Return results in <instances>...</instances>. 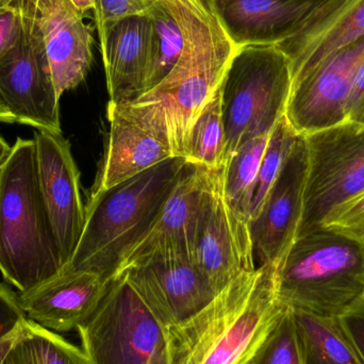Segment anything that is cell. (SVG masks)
I'll use <instances>...</instances> for the list:
<instances>
[{
  "label": "cell",
  "mask_w": 364,
  "mask_h": 364,
  "mask_svg": "<svg viewBox=\"0 0 364 364\" xmlns=\"http://www.w3.org/2000/svg\"><path fill=\"white\" fill-rule=\"evenodd\" d=\"M21 18L44 45L58 95L76 89L93 63V34L70 0H16Z\"/></svg>",
  "instance_id": "cell-13"
},
{
  "label": "cell",
  "mask_w": 364,
  "mask_h": 364,
  "mask_svg": "<svg viewBox=\"0 0 364 364\" xmlns=\"http://www.w3.org/2000/svg\"><path fill=\"white\" fill-rule=\"evenodd\" d=\"M245 364H305L294 316L290 308H282Z\"/></svg>",
  "instance_id": "cell-27"
},
{
  "label": "cell",
  "mask_w": 364,
  "mask_h": 364,
  "mask_svg": "<svg viewBox=\"0 0 364 364\" xmlns=\"http://www.w3.org/2000/svg\"><path fill=\"white\" fill-rule=\"evenodd\" d=\"M33 140L41 194L65 267L85 227L80 172L73 157L70 141L63 134L36 130Z\"/></svg>",
  "instance_id": "cell-14"
},
{
  "label": "cell",
  "mask_w": 364,
  "mask_h": 364,
  "mask_svg": "<svg viewBox=\"0 0 364 364\" xmlns=\"http://www.w3.org/2000/svg\"><path fill=\"white\" fill-rule=\"evenodd\" d=\"M63 267L41 194L36 143L17 138L0 172V273L26 292Z\"/></svg>",
  "instance_id": "cell-4"
},
{
  "label": "cell",
  "mask_w": 364,
  "mask_h": 364,
  "mask_svg": "<svg viewBox=\"0 0 364 364\" xmlns=\"http://www.w3.org/2000/svg\"><path fill=\"white\" fill-rule=\"evenodd\" d=\"M155 0H95L96 27L100 42L117 21L126 17L145 15Z\"/></svg>",
  "instance_id": "cell-29"
},
{
  "label": "cell",
  "mask_w": 364,
  "mask_h": 364,
  "mask_svg": "<svg viewBox=\"0 0 364 364\" xmlns=\"http://www.w3.org/2000/svg\"><path fill=\"white\" fill-rule=\"evenodd\" d=\"M111 280L91 271H63L26 292L17 293L29 320L53 333L78 328L95 311Z\"/></svg>",
  "instance_id": "cell-17"
},
{
  "label": "cell",
  "mask_w": 364,
  "mask_h": 364,
  "mask_svg": "<svg viewBox=\"0 0 364 364\" xmlns=\"http://www.w3.org/2000/svg\"><path fill=\"white\" fill-rule=\"evenodd\" d=\"M186 164L183 158H170L117 186L93 188L82 235L63 269L117 277L151 230Z\"/></svg>",
  "instance_id": "cell-3"
},
{
  "label": "cell",
  "mask_w": 364,
  "mask_h": 364,
  "mask_svg": "<svg viewBox=\"0 0 364 364\" xmlns=\"http://www.w3.org/2000/svg\"><path fill=\"white\" fill-rule=\"evenodd\" d=\"M70 1L82 14H85L89 11L95 10V0H70Z\"/></svg>",
  "instance_id": "cell-34"
},
{
  "label": "cell",
  "mask_w": 364,
  "mask_h": 364,
  "mask_svg": "<svg viewBox=\"0 0 364 364\" xmlns=\"http://www.w3.org/2000/svg\"><path fill=\"white\" fill-rule=\"evenodd\" d=\"M172 4L183 36L181 58L151 91L114 107L168 145L174 157L184 159L191 130L222 85L239 48L210 0H172Z\"/></svg>",
  "instance_id": "cell-1"
},
{
  "label": "cell",
  "mask_w": 364,
  "mask_h": 364,
  "mask_svg": "<svg viewBox=\"0 0 364 364\" xmlns=\"http://www.w3.org/2000/svg\"><path fill=\"white\" fill-rule=\"evenodd\" d=\"M220 87L193 126L184 158L188 164L210 171L218 170L224 164L225 127Z\"/></svg>",
  "instance_id": "cell-26"
},
{
  "label": "cell",
  "mask_w": 364,
  "mask_h": 364,
  "mask_svg": "<svg viewBox=\"0 0 364 364\" xmlns=\"http://www.w3.org/2000/svg\"><path fill=\"white\" fill-rule=\"evenodd\" d=\"M151 23L147 14L126 17L100 42L109 105L129 104L144 94L151 62Z\"/></svg>",
  "instance_id": "cell-20"
},
{
  "label": "cell",
  "mask_w": 364,
  "mask_h": 364,
  "mask_svg": "<svg viewBox=\"0 0 364 364\" xmlns=\"http://www.w3.org/2000/svg\"><path fill=\"white\" fill-rule=\"evenodd\" d=\"M119 274L166 328L190 320L218 294L193 261L179 255L145 257Z\"/></svg>",
  "instance_id": "cell-12"
},
{
  "label": "cell",
  "mask_w": 364,
  "mask_h": 364,
  "mask_svg": "<svg viewBox=\"0 0 364 364\" xmlns=\"http://www.w3.org/2000/svg\"><path fill=\"white\" fill-rule=\"evenodd\" d=\"M290 63L277 45L237 49L222 82L224 166L247 141L269 134L286 114Z\"/></svg>",
  "instance_id": "cell-6"
},
{
  "label": "cell",
  "mask_w": 364,
  "mask_h": 364,
  "mask_svg": "<svg viewBox=\"0 0 364 364\" xmlns=\"http://www.w3.org/2000/svg\"><path fill=\"white\" fill-rule=\"evenodd\" d=\"M210 181L211 171L186 162L157 220L130 254L123 269L153 255H179L192 260Z\"/></svg>",
  "instance_id": "cell-16"
},
{
  "label": "cell",
  "mask_w": 364,
  "mask_h": 364,
  "mask_svg": "<svg viewBox=\"0 0 364 364\" xmlns=\"http://www.w3.org/2000/svg\"><path fill=\"white\" fill-rule=\"evenodd\" d=\"M322 228L364 242V191L333 210Z\"/></svg>",
  "instance_id": "cell-31"
},
{
  "label": "cell",
  "mask_w": 364,
  "mask_h": 364,
  "mask_svg": "<svg viewBox=\"0 0 364 364\" xmlns=\"http://www.w3.org/2000/svg\"><path fill=\"white\" fill-rule=\"evenodd\" d=\"M327 0H210L237 48L278 45L296 33Z\"/></svg>",
  "instance_id": "cell-18"
},
{
  "label": "cell",
  "mask_w": 364,
  "mask_h": 364,
  "mask_svg": "<svg viewBox=\"0 0 364 364\" xmlns=\"http://www.w3.org/2000/svg\"><path fill=\"white\" fill-rule=\"evenodd\" d=\"M0 364H15L13 363L12 358H11L10 355L8 354L6 355V357H4V360L1 361V363Z\"/></svg>",
  "instance_id": "cell-36"
},
{
  "label": "cell",
  "mask_w": 364,
  "mask_h": 364,
  "mask_svg": "<svg viewBox=\"0 0 364 364\" xmlns=\"http://www.w3.org/2000/svg\"><path fill=\"white\" fill-rule=\"evenodd\" d=\"M269 134L244 143L222 168L223 191L229 205L250 222V208Z\"/></svg>",
  "instance_id": "cell-25"
},
{
  "label": "cell",
  "mask_w": 364,
  "mask_h": 364,
  "mask_svg": "<svg viewBox=\"0 0 364 364\" xmlns=\"http://www.w3.org/2000/svg\"><path fill=\"white\" fill-rule=\"evenodd\" d=\"M0 98L15 123L62 134L60 97L46 50L21 17L16 41L0 58Z\"/></svg>",
  "instance_id": "cell-9"
},
{
  "label": "cell",
  "mask_w": 364,
  "mask_h": 364,
  "mask_svg": "<svg viewBox=\"0 0 364 364\" xmlns=\"http://www.w3.org/2000/svg\"><path fill=\"white\" fill-rule=\"evenodd\" d=\"M108 142L93 188H108L174 157L168 145L108 105Z\"/></svg>",
  "instance_id": "cell-21"
},
{
  "label": "cell",
  "mask_w": 364,
  "mask_h": 364,
  "mask_svg": "<svg viewBox=\"0 0 364 364\" xmlns=\"http://www.w3.org/2000/svg\"><path fill=\"white\" fill-rule=\"evenodd\" d=\"M292 311L305 364H364L339 318Z\"/></svg>",
  "instance_id": "cell-22"
},
{
  "label": "cell",
  "mask_w": 364,
  "mask_h": 364,
  "mask_svg": "<svg viewBox=\"0 0 364 364\" xmlns=\"http://www.w3.org/2000/svg\"><path fill=\"white\" fill-rule=\"evenodd\" d=\"M299 136V134L291 127L286 115L282 117L275 128L272 130L252 194L250 220L256 215L272 186L277 181L282 166Z\"/></svg>",
  "instance_id": "cell-28"
},
{
  "label": "cell",
  "mask_w": 364,
  "mask_h": 364,
  "mask_svg": "<svg viewBox=\"0 0 364 364\" xmlns=\"http://www.w3.org/2000/svg\"><path fill=\"white\" fill-rule=\"evenodd\" d=\"M304 138L308 168L297 237L322 228L333 210L364 191V123L348 121Z\"/></svg>",
  "instance_id": "cell-8"
},
{
  "label": "cell",
  "mask_w": 364,
  "mask_h": 364,
  "mask_svg": "<svg viewBox=\"0 0 364 364\" xmlns=\"http://www.w3.org/2000/svg\"><path fill=\"white\" fill-rule=\"evenodd\" d=\"M11 151H12V147L0 136V172H1L6 160H8Z\"/></svg>",
  "instance_id": "cell-35"
},
{
  "label": "cell",
  "mask_w": 364,
  "mask_h": 364,
  "mask_svg": "<svg viewBox=\"0 0 364 364\" xmlns=\"http://www.w3.org/2000/svg\"><path fill=\"white\" fill-rule=\"evenodd\" d=\"M364 38V0H327L301 30L277 45L292 81L326 58Z\"/></svg>",
  "instance_id": "cell-19"
},
{
  "label": "cell",
  "mask_w": 364,
  "mask_h": 364,
  "mask_svg": "<svg viewBox=\"0 0 364 364\" xmlns=\"http://www.w3.org/2000/svg\"><path fill=\"white\" fill-rule=\"evenodd\" d=\"M192 261L216 293L257 269L248 220L227 201L222 168L211 171Z\"/></svg>",
  "instance_id": "cell-10"
},
{
  "label": "cell",
  "mask_w": 364,
  "mask_h": 364,
  "mask_svg": "<svg viewBox=\"0 0 364 364\" xmlns=\"http://www.w3.org/2000/svg\"><path fill=\"white\" fill-rule=\"evenodd\" d=\"M280 305L339 318L364 296V242L326 228L299 235L276 269Z\"/></svg>",
  "instance_id": "cell-5"
},
{
  "label": "cell",
  "mask_w": 364,
  "mask_h": 364,
  "mask_svg": "<svg viewBox=\"0 0 364 364\" xmlns=\"http://www.w3.org/2000/svg\"><path fill=\"white\" fill-rule=\"evenodd\" d=\"M77 331L91 364H170L166 327L121 274Z\"/></svg>",
  "instance_id": "cell-7"
},
{
  "label": "cell",
  "mask_w": 364,
  "mask_h": 364,
  "mask_svg": "<svg viewBox=\"0 0 364 364\" xmlns=\"http://www.w3.org/2000/svg\"><path fill=\"white\" fill-rule=\"evenodd\" d=\"M348 121L364 123V59L355 77L348 109Z\"/></svg>",
  "instance_id": "cell-33"
},
{
  "label": "cell",
  "mask_w": 364,
  "mask_h": 364,
  "mask_svg": "<svg viewBox=\"0 0 364 364\" xmlns=\"http://www.w3.org/2000/svg\"><path fill=\"white\" fill-rule=\"evenodd\" d=\"M15 364H91L82 348L26 318L9 350Z\"/></svg>",
  "instance_id": "cell-24"
},
{
  "label": "cell",
  "mask_w": 364,
  "mask_h": 364,
  "mask_svg": "<svg viewBox=\"0 0 364 364\" xmlns=\"http://www.w3.org/2000/svg\"><path fill=\"white\" fill-rule=\"evenodd\" d=\"M339 320L364 363V296L353 304Z\"/></svg>",
  "instance_id": "cell-32"
},
{
  "label": "cell",
  "mask_w": 364,
  "mask_h": 364,
  "mask_svg": "<svg viewBox=\"0 0 364 364\" xmlns=\"http://www.w3.org/2000/svg\"><path fill=\"white\" fill-rule=\"evenodd\" d=\"M364 59V38L337 51L292 81L286 119L299 136L348 121L350 95Z\"/></svg>",
  "instance_id": "cell-11"
},
{
  "label": "cell",
  "mask_w": 364,
  "mask_h": 364,
  "mask_svg": "<svg viewBox=\"0 0 364 364\" xmlns=\"http://www.w3.org/2000/svg\"><path fill=\"white\" fill-rule=\"evenodd\" d=\"M147 16L151 23V62L144 93L168 76L183 48V36L172 0H155Z\"/></svg>",
  "instance_id": "cell-23"
},
{
  "label": "cell",
  "mask_w": 364,
  "mask_h": 364,
  "mask_svg": "<svg viewBox=\"0 0 364 364\" xmlns=\"http://www.w3.org/2000/svg\"><path fill=\"white\" fill-rule=\"evenodd\" d=\"M26 318L17 293L6 284H0V363L12 348Z\"/></svg>",
  "instance_id": "cell-30"
},
{
  "label": "cell",
  "mask_w": 364,
  "mask_h": 364,
  "mask_svg": "<svg viewBox=\"0 0 364 364\" xmlns=\"http://www.w3.org/2000/svg\"><path fill=\"white\" fill-rule=\"evenodd\" d=\"M276 269L233 280L190 320L166 328L170 364H245L282 312Z\"/></svg>",
  "instance_id": "cell-2"
},
{
  "label": "cell",
  "mask_w": 364,
  "mask_h": 364,
  "mask_svg": "<svg viewBox=\"0 0 364 364\" xmlns=\"http://www.w3.org/2000/svg\"><path fill=\"white\" fill-rule=\"evenodd\" d=\"M308 155L299 136L277 181L262 205L248 222L255 260L278 267L296 239L304 209Z\"/></svg>",
  "instance_id": "cell-15"
}]
</instances>
